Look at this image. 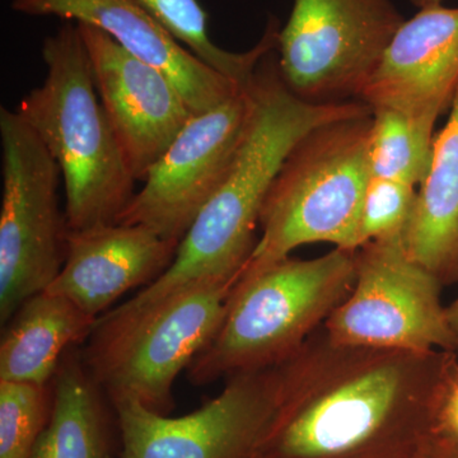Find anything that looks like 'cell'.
<instances>
[{"label": "cell", "instance_id": "16", "mask_svg": "<svg viewBox=\"0 0 458 458\" xmlns=\"http://www.w3.org/2000/svg\"><path fill=\"white\" fill-rule=\"evenodd\" d=\"M409 255L443 286L458 283V86L403 231Z\"/></svg>", "mask_w": 458, "mask_h": 458}, {"label": "cell", "instance_id": "26", "mask_svg": "<svg viewBox=\"0 0 458 458\" xmlns=\"http://www.w3.org/2000/svg\"><path fill=\"white\" fill-rule=\"evenodd\" d=\"M412 5L419 9L434 7V5H441L443 0H410Z\"/></svg>", "mask_w": 458, "mask_h": 458}, {"label": "cell", "instance_id": "20", "mask_svg": "<svg viewBox=\"0 0 458 458\" xmlns=\"http://www.w3.org/2000/svg\"><path fill=\"white\" fill-rule=\"evenodd\" d=\"M437 119L399 111L372 110L369 165L372 176L420 185L429 171Z\"/></svg>", "mask_w": 458, "mask_h": 458}, {"label": "cell", "instance_id": "23", "mask_svg": "<svg viewBox=\"0 0 458 458\" xmlns=\"http://www.w3.org/2000/svg\"><path fill=\"white\" fill-rule=\"evenodd\" d=\"M418 458H458V439L439 427Z\"/></svg>", "mask_w": 458, "mask_h": 458}, {"label": "cell", "instance_id": "5", "mask_svg": "<svg viewBox=\"0 0 458 458\" xmlns=\"http://www.w3.org/2000/svg\"><path fill=\"white\" fill-rule=\"evenodd\" d=\"M355 252L286 258L238 280L218 333L186 370L189 381L200 387L288 360L351 293Z\"/></svg>", "mask_w": 458, "mask_h": 458}, {"label": "cell", "instance_id": "19", "mask_svg": "<svg viewBox=\"0 0 458 458\" xmlns=\"http://www.w3.org/2000/svg\"><path fill=\"white\" fill-rule=\"evenodd\" d=\"M168 32L199 60L240 86H247L267 54L276 49L279 26L270 18L261 40L245 53L216 47L208 33L207 13L198 0H138Z\"/></svg>", "mask_w": 458, "mask_h": 458}, {"label": "cell", "instance_id": "24", "mask_svg": "<svg viewBox=\"0 0 458 458\" xmlns=\"http://www.w3.org/2000/svg\"><path fill=\"white\" fill-rule=\"evenodd\" d=\"M441 428L458 439V372L443 403Z\"/></svg>", "mask_w": 458, "mask_h": 458}, {"label": "cell", "instance_id": "2", "mask_svg": "<svg viewBox=\"0 0 458 458\" xmlns=\"http://www.w3.org/2000/svg\"><path fill=\"white\" fill-rule=\"evenodd\" d=\"M261 60L249 83L250 114L227 177L181 240L171 267L152 284L111 310L131 316L194 283L237 279L258 240L262 205L286 157L307 132L324 123L364 116V102L311 104L295 96L279 73L278 62Z\"/></svg>", "mask_w": 458, "mask_h": 458}, {"label": "cell", "instance_id": "22", "mask_svg": "<svg viewBox=\"0 0 458 458\" xmlns=\"http://www.w3.org/2000/svg\"><path fill=\"white\" fill-rule=\"evenodd\" d=\"M417 192V186L403 181L370 177L361 205L360 247L403 233L414 209Z\"/></svg>", "mask_w": 458, "mask_h": 458}, {"label": "cell", "instance_id": "6", "mask_svg": "<svg viewBox=\"0 0 458 458\" xmlns=\"http://www.w3.org/2000/svg\"><path fill=\"white\" fill-rule=\"evenodd\" d=\"M236 283L203 280L146 311L99 316L82 352L96 384L111 401H137L167 415L174 381L218 333Z\"/></svg>", "mask_w": 458, "mask_h": 458}, {"label": "cell", "instance_id": "3", "mask_svg": "<svg viewBox=\"0 0 458 458\" xmlns=\"http://www.w3.org/2000/svg\"><path fill=\"white\" fill-rule=\"evenodd\" d=\"M44 82L17 113L62 171L69 231L119 222L134 197L132 177L96 89L78 23L65 21L42 45Z\"/></svg>", "mask_w": 458, "mask_h": 458}, {"label": "cell", "instance_id": "1", "mask_svg": "<svg viewBox=\"0 0 458 458\" xmlns=\"http://www.w3.org/2000/svg\"><path fill=\"white\" fill-rule=\"evenodd\" d=\"M457 372L456 352L346 345L318 328L278 364L259 458H418Z\"/></svg>", "mask_w": 458, "mask_h": 458}, {"label": "cell", "instance_id": "14", "mask_svg": "<svg viewBox=\"0 0 458 458\" xmlns=\"http://www.w3.org/2000/svg\"><path fill=\"white\" fill-rule=\"evenodd\" d=\"M12 8L27 16H55L106 32L132 55L167 74L194 114L218 106L245 87L204 64L138 0H13Z\"/></svg>", "mask_w": 458, "mask_h": 458}, {"label": "cell", "instance_id": "11", "mask_svg": "<svg viewBox=\"0 0 458 458\" xmlns=\"http://www.w3.org/2000/svg\"><path fill=\"white\" fill-rule=\"evenodd\" d=\"M247 86L218 106L192 114L117 223L144 225L181 242L233 164L251 104Z\"/></svg>", "mask_w": 458, "mask_h": 458}, {"label": "cell", "instance_id": "13", "mask_svg": "<svg viewBox=\"0 0 458 458\" xmlns=\"http://www.w3.org/2000/svg\"><path fill=\"white\" fill-rule=\"evenodd\" d=\"M458 86V7L419 9L401 25L361 89L372 110L438 120Z\"/></svg>", "mask_w": 458, "mask_h": 458}, {"label": "cell", "instance_id": "25", "mask_svg": "<svg viewBox=\"0 0 458 458\" xmlns=\"http://www.w3.org/2000/svg\"><path fill=\"white\" fill-rule=\"evenodd\" d=\"M445 313H447L448 324H450L452 333H454V339H456L458 355V297L454 302L445 306Z\"/></svg>", "mask_w": 458, "mask_h": 458}, {"label": "cell", "instance_id": "12", "mask_svg": "<svg viewBox=\"0 0 458 458\" xmlns=\"http://www.w3.org/2000/svg\"><path fill=\"white\" fill-rule=\"evenodd\" d=\"M78 26L108 123L132 177L143 182L194 113L164 72L132 55L106 32Z\"/></svg>", "mask_w": 458, "mask_h": 458}, {"label": "cell", "instance_id": "21", "mask_svg": "<svg viewBox=\"0 0 458 458\" xmlns=\"http://www.w3.org/2000/svg\"><path fill=\"white\" fill-rule=\"evenodd\" d=\"M49 386L0 381V458H30L49 421Z\"/></svg>", "mask_w": 458, "mask_h": 458}, {"label": "cell", "instance_id": "18", "mask_svg": "<svg viewBox=\"0 0 458 458\" xmlns=\"http://www.w3.org/2000/svg\"><path fill=\"white\" fill-rule=\"evenodd\" d=\"M53 382L49 421L30 458H108L102 390L82 352H66Z\"/></svg>", "mask_w": 458, "mask_h": 458}, {"label": "cell", "instance_id": "10", "mask_svg": "<svg viewBox=\"0 0 458 458\" xmlns=\"http://www.w3.org/2000/svg\"><path fill=\"white\" fill-rule=\"evenodd\" d=\"M278 394V366L238 373L222 393L183 417L150 411L137 401H113L122 458H259Z\"/></svg>", "mask_w": 458, "mask_h": 458}, {"label": "cell", "instance_id": "15", "mask_svg": "<svg viewBox=\"0 0 458 458\" xmlns=\"http://www.w3.org/2000/svg\"><path fill=\"white\" fill-rule=\"evenodd\" d=\"M179 245L140 225L113 223L69 231L64 265L47 291L99 318L123 294L158 279L171 267Z\"/></svg>", "mask_w": 458, "mask_h": 458}, {"label": "cell", "instance_id": "8", "mask_svg": "<svg viewBox=\"0 0 458 458\" xmlns=\"http://www.w3.org/2000/svg\"><path fill=\"white\" fill-rule=\"evenodd\" d=\"M403 22L393 0H294L279 30V73L311 104L358 99Z\"/></svg>", "mask_w": 458, "mask_h": 458}, {"label": "cell", "instance_id": "17", "mask_svg": "<svg viewBox=\"0 0 458 458\" xmlns=\"http://www.w3.org/2000/svg\"><path fill=\"white\" fill-rule=\"evenodd\" d=\"M98 319L63 295H32L3 325L0 381L49 386L66 352L89 339Z\"/></svg>", "mask_w": 458, "mask_h": 458}, {"label": "cell", "instance_id": "9", "mask_svg": "<svg viewBox=\"0 0 458 458\" xmlns=\"http://www.w3.org/2000/svg\"><path fill=\"white\" fill-rule=\"evenodd\" d=\"M442 288L409 255L403 233L372 241L355 252L352 292L322 327L346 345L457 354Z\"/></svg>", "mask_w": 458, "mask_h": 458}, {"label": "cell", "instance_id": "4", "mask_svg": "<svg viewBox=\"0 0 458 458\" xmlns=\"http://www.w3.org/2000/svg\"><path fill=\"white\" fill-rule=\"evenodd\" d=\"M372 114L319 125L295 144L261 208V238L241 279L311 243L360 250L361 205L372 172ZM237 280V282H238Z\"/></svg>", "mask_w": 458, "mask_h": 458}, {"label": "cell", "instance_id": "7", "mask_svg": "<svg viewBox=\"0 0 458 458\" xmlns=\"http://www.w3.org/2000/svg\"><path fill=\"white\" fill-rule=\"evenodd\" d=\"M0 321L47 291L66 258L69 227L60 209L62 171L20 114L0 108Z\"/></svg>", "mask_w": 458, "mask_h": 458}]
</instances>
